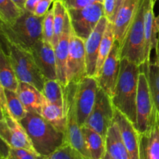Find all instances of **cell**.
I'll use <instances>...</instances> for the list:
<instances>
[{"mask_svg":"<svg viewBox=\"0 0 159 159\" xmlns=\"http://www.w3.org/2000/svg\"><path fill=\"white\" fill-rule=\"evenodd\" d=\"M42 27H43V39L45 41L52 44L54 35V9H53V6L50 8L48 12L44 16Z\"/></svg>","mask_w":159,"mask_h":159,"instance_id":"33","label":"cell"},{"mask_svg":"<svg viewBox=\"0 0 159 159\" xmlns=\"http://www.w3.org/2000/svg\"><path fill=\"white\" fill-rule=\"evenodd\" d=\"M52 6L54 9V35L52 45L54 48H55L63 32L65 16H66L68 9L65 7V4L60 0H54Z\"/></svg>","mask_w":159,"mask_h":159,"instance_id":"30","label":"cell"},{"mask_svg":"<svg viewBox=\"0 0 159 159\" xmlns=\"http://www.w3.org/2000/svg\"><path fill=\"white\" fill-rule=\"evenodd\" d=\"M107 152L114 159H131L123 141L116 121L113 120L106 137Z\"/></svg>","mask_w":159,"mask_h":159,"instance_id":"22","label":"cell"},{"mask_svg":"<svg viewBox=\"0 0 159 159\" xmlns=\"http://www.w3.org/2000/svg\"><path fill=\"white\" fill-rule=\"evenodd\" d=\"M109 20L104 16L100 19L97 26L85 41V58H86L87 76L95 77L97 65L99 46L108 25Z\"/></svg>","mask_w":159,"mask_h":159,"instance_id":"17","label":"cell"},{"mask_svg":"<svg viewBox=\"0 0 159 159\" xmlns=\"http://www.w3.org/2000/svg\"><path fill=\"white\" fill-rule=\"evenodd\" d=\"M86 76L85 40L78 37L72 30L66 66L67 84L78 83Z\"/></svg>","mask_w":159,"mask_h":159,"instance_id":"12","label":"cell"},{"mask_svg":"<svg viewBox=\"0 0 159 159\" xmlns=\"http://www.w3.org/2000/svg\"><path fill=\"white\" fill-rule=\"evenodd\" d=\"M141 66L127 58L120 61V69L111 99L115 109L134 125L137 121V96Z\"/></svg>","mask_w":159,"mask_h":159,"instance_id":"1","label":"cell"},{"mask_svg":"<svg viewBox=\"0 0 159 159\" xmlns=\"http://www.w3.org/2000/svg\"><path fill=\"white\" fill-rule=\"evenodd\" d=\"M115 107L112 99L103 90L98 87L94 107L85 123V126L100 134L106 139L107 131L113 122Z\"/></svg>","mask_w":159,"mask_h":159,"instance_id":"10","label":"cell"},{"mask_svg":"<svg viewBox=\"0 0 159 159\" xmlns=\"http://www.w3.org/2000/svg\"><path fill=\"white\" fill-rule=\"evenodd\" d=\"M120 43L115 40L100 73L96 78L98 85L110 98L113 95L120 69Z\"/></svg>","mask_w":159,"mask_h":159,"instance_id":"13","label":"cell"},{"mask_svg":"<svg viewBox=\"0 0 159 159\" xmlns=\"http://www.w3.org/2000/svg\"><path fill=\"white\" fill-rule=\"evenodd\" d=\"M144 64L148 68L151 63V54L156 48L158 42L159 16H155L154 6L155 0H144Z\"/></svg>","mask_w":159,"mask_h":159,"instance_id":"15","label":"cell"},{"mask_svg":"<svg viewBox=\"0 0 159 159\" xmlns=\"http://www.w3.org/2000/svg\"><path fill=\"white\" fill-rule=\"evenodd\" d=\"M150 85V84H149ZM151 90H152V97H153V101H154V105H155V110H156L157 116H158V122H159V92L155 88H154L153 86L150 85Z\"/></svg>","mask_w":159,"mask_h":159,"instance_id":"38","label":"cell"},{"mask_svg":"<svg viewBox=\"0 0 159 159\" xmlns=\"http://www.w3.org/2000/svg\"><path fill=\"white\" fill-rule=\"evenodd\" d=\"M73 33L85 41L100 19L105 16L103 2H96L77 9H68Z\"/></svg>","mask_w":159,"mask_h":159,"instance_id":"7","label":"cell"},{"mask_svg":"<svg viewBox=\"0 0 159 159\" xmlns=\"http://www.w3.org/2000/svg\"><path fill=\"white\" fill-rule=\"evenodd\" d=\"M102 159H114V158H112V157L110 156V155H109V154L107 153H107L105 154V155H104V157H103V158H102Z\"/></svg>","mask_w":159,"mask_h":159,"instance_id":"43","label":"cell"},{"mask_svg":"<svg viewBox=\"0 0 159 159\" xmlns=\"http://www.w3.org/2000/svg\"><path fill=\"white\" fill-rule=\"evenodd\" d=\"M24 11L12 0H0V20L2 24H13Z\"/></svg>","mask_w":159,"mask_h":159,"instance_id":"29","label":"cell"},{"mask_svg":"<svg viewBox=\"0 0 159 159\" xmlns=\"http://www.w3.org/2000/svg\"><path fill=\"white\" fill-rule=\"evenodd\" d=\"M115 6H116V0H104L103 1L105 16L111 23L112 20H113V13H114Z\"/></svg>","mask_w":159,"mask_h":159,"instance_id":"37","label":"cell"},{"mask_svg":"<svg viewBox=\"0 0 159 159\" xmlns=\"http://www.w3.org/2000/svg\"><path fill=\"white\" fill-rule=\"evenodd\" d=\"M159 16V13H158ZM155 51H156V55L159 57V28H158V42H157L156 48H155Z\"/></svg>","mask_w":159,"mask_h":159,"instance_id":"42","label":"cell"},{"mask_svg":"<svg viewBox=\"0 0 159 159\" xmlns=\"http://www.w3.org/2000/svg\"><path fill=\"white\" fill-rule=\"evenodd\" d=\"M20 123L40 156H48L67 143L65 133L57 130L40 113L27 112Z\"/></svg>","mask_w":159,"mask_h":159,"instance_id":"2","label":"cell"},{"mask_svg":"<svg viewBox=\"0 0 159 159\" xmlns=\"http://www.w3.org/2000/svg\"><path fill=\"white\" fill-rule=\"evenodd\" d=\"M139 155L140 159H159V122L155 108L151 125L139 134Z\"/></svg>","mask_w":159,"mask_h":159,"instance_id":"18","label":"cell"},{"mask_svg":"<svg viewBox=\"0 0 159 159\" xmlns=\"http://www.w3.org/2000/svg\"><path fill=\"white\" fill-rule=\"evenodd\" d=\"M39 159H82L80 155L68 144L65 143L53 153L46 157H39Z\"/></svg>","mask_w":159,"mask_h":159,"instance_id":"32","label":"cell"},{"mask_svg":"<svg viewBox=\"0 0 159 159\" xmlns=\"http://www.w3.org/2000/svg\"><path fill=\"white\" fill-rule=\"evenodd\" d=\"M40 1L41 0H26V4H25V10L34 13L36 6Z\"/></svg>","mask_w":159,"mask_h":159,"instance_id":"39","label":"cell"},{"mask_svg":"<svg viewBox=\"0 0 159 159\" xmlns=\"http://www.w3.org/2000/svg\"><path fill=\"white\" fill-rule=\"evenodd\" d=\"M39 157L40 155L35 152L23 148H12L8 145L6 151H2L1 154V159H39Z\"/></svg>","mask_w":159,"mask_h":159,"instance_id":"31","label":"cell"},{"mask_svg":"<svg viewBox=\"0 0 159 159\" xmlns=\"http://www.w3.org/2000/svg\"><path fill=\"white\" fill-rule=\"evenodd\" d=\"M40 114L57 130L65 133L66 115H65V107H60L56 104L51 103L47 101L44 98Z\"/></svg>","mask_w":159,"mask_h":159,"instance_id":"25","label":"cell"},{"mask_svg":"<svg viewBox=\"0 0 159 159\" xmlns=\"http://www.w3.org/2000/svg\"><path fill=\"white\" fill-rule=\"evenodd\" d=\"M147 72V70L141 67L137 96V121L134 124L138 134L148 130L155 113V105Z\"/></svg>","mask_w":159,"mask_h":159,"instance_id":"9","label":"cell"},{"mask_svg":"<svg viewBox=\"0 0 159 159\" xmlns=\"http://www.w3.org/2000/svg\"><path fill=\"white\" fill-rule=\"evenodd\" d=\"M30 51L44 79H57L55 51L53 45L42 39Z\"/></svg>","mask_w":159,"mask_h":159,"instance_id":"14","label":"cell"},{"mask_svg":"<svg viewBox=\"0 0 159 159\" xmlns=\"http://www.w3.org/2000/svg\"><path fill=\"white\" fill-rule=\"evenodd\" d=\"M54 0H41L34 9V14L37 16H44L50 9V6Z\"/></svg>","mask_w":159,"mask_h":159,"instance_id":"36","label":"cell"},{"mask_svg":"<svg viewBox=\"0 0 159 159\" xmlns=\"http://www.w3.org/2000/svg\"><path fill=\"white\" fill-rule=\"evenodd\" d=\"M65 110L66 115V141L82 159H91L82 127L78 122L75 107L76 83H68L63 87Z\"/></svg>","mask_w":159,"mask_h":159,"instance_id":"6","label":"cell"},{"mask_svg":"<svg viewBox=\"0 0 159 159\" xmlns=\"http://www.w3.org/2000/svg\"><path fill=\"white\" fill-rule=\"evenodd\" d=\"M25 10L23 15L12 25L0 23L1 37L20 48L30 51L39 40L43 39V20Z\"/></svg>","mask_w":159,"mask_h":159,"instance_id":"3","label":"cell"},{"mask_svg":"<svg viewBox=\"0 0 159 159\" xmlns=\"http://www.w3.org/2000/svg\"><path fill=\"white\" fill-rule=\"evenodd\" d=\"M98 82L95 77L86 76L76 83L75 107L78 122L81 127L85 125L94 107L98 89Z\"/></svg>","mask_w":159,"mask_h":159,"instance_id":"11","label":"cell"},{"mask_svg":"<svg viewBox=\"0 0 159 159\" xmlns=\"http://www.w3.org/2000/svg\"><path fill=\"white\" fill-rule=\"evenodd\" d=\"M114 37V30H113V23L109 21L108 25L107 26L105 33L102 37V41H101L100 46H99V54H98L97 65H96V71L95 78L97 77L100 73L102 67L105 62L106 59L108 57L110 51H111L113 45L115 42Z\"/></svg>","mask_w":159,"mask_h":159,"instance_id":"27","label":"cell"},{"mask_svg":"<svg viewBox=\"0 0 159 159\" xmlns=\"http://www.w3.org/2000/svg\"><path fill=\"white\" fill-rule=\"evenodd\" d=\"M1 47L6 52L20 82L33 85L43 91L45 79L30 51L20 48L2 37Z\"/></svg>","mask_w":159,"mask_h":159,"instance_id":"4","label":"cell"},{"mask_svg":"<svg viewBox=\"0 0 159 159\" xmlns=\"http://www.w3.org/2000/svg\"><path fill=\"white\" fill-rule=\"evenodd\" d=\"M82 130L91 159H102L107 153L105 138L85 125L82 127Z\"/></svg>","mask_w":159,"mask_h":159,"instance_id":"23","label":"cell"},{"mask_svg":"<svg viewBox=\"0 0 159 159\" xmlns=\"http://www.w3.org/2000/svg\"><path fill=\"white\" fill-rule=\"evenodd\" d=\"M60 1H61L65 4L67 9H70L83 7V6L96 2H103L104 0H60Z\"/></svg>","mask_w":159,"mask_h":159,"instance_id":"35","label":"cell"},{"mask_svg":"<svg viewBox=\"0 0 159 159\" xmlns=\"http://www.w3.org/2000/svg\"><path fill=\"white\" fill-rule=\"evenodd\" d=\"M20 81L17 79L15 71L6 55L0 47V86L6 89L17 91Z\"/></svg>","mask_w":159,"mask_h":159,"instance_id":"24","label":"cell"},{"mask_svg":"<svg viewBox=\"0 0 159 159\" xmlns=\"http://www.w3.org/2000/svg\"><path fill=\"white\" fill-rule=\"evenodd\" d=\"M12 1L16 3L21 9L25 10V4H26V0H12Z\"/></svg>","mask_w":159,"mask_h":159,"instance_id":"41","label":"cell"},{"mask_svg":"<svg viewBox=\"0 0 159 159\" xmlns=\"http://www.w3.org/2000/svg\"><path fill=\"white\" fill-rule=\"evenodd\" d=\"M71 34H72V27H71L69 15H68V12H67L61 37L58 43L54 48L57 80L60 82L63 87L67 86L68 85L66 77V66L68 54H69Z\"/></svg>","mask_w":159,"mask_h":159,"instance_id":"16","label":"cell"},{"mask_svg":"<svg viewBox=\"0 0 159 159\" xmlns=\"http://www.w3.org/2000/svg\"><path fill=\"white\" fill-rule=\"evenodd\" d=\"M124 1H125V0H116V6H115V10H114V13H113V20H112V23H113V20H114L115 16H116V13H117L118 10H119L120 8V6L123 5V3L124 2Z\"/></svg>","mask_w":159,"mask_h":159,"instance_id":"40","label":"cell"},{"mask_svg":"<svg viewBox=\"0 0 159 159\" xmlns=\"http://www.w3.org/2000/svg\"><path fill=\"white\" fill-rule=\"evenodd\" d=\"M0 102H4L9 113L16 120L20 121L26 116L27 111L22 103L18 93L0 86Z\"/></svg>","mask_w":159,"mask_h":159,"instance_id":"26","label":"cell"},{"mask_svg":"<svg viewBox=\"0 0 159 159\" xmlns=\"http://www.w3.org/2000/svg\"><path fill=\"white\" fill-rule=\"evenodd\" d=\"M127 58L142 66L144 64V2L140 0L134 17L120 44V59Z\"/></svg>","mask_w":159,"mask_h":159,"instance_id":"5","label":"cell"},{"mask_svg":"<svg viewBox=\"0 0 159 159\" xmlns=\"http://www.w3.org/2000/svg\"><path fill=\"white\" fill-rule=\"evenodd\" d=\"M114 120L120 130L121 136L131 159H140L139 134L133 123L122 113L115 109Z\"/></svg>","mask_w":159,"mask_h":159,"instance_id":"19","label":"cell"},{"mask_svg":"<svg viewBox=\"0 0 159 159\" xmlns=\"http://www.w3.org/2000/svg\"><path fill=\"white\" fill-rule=\"evenodd\" d=\"M0 107L2 113L0 138L2 141L12 148H23L37 153L26 131L20 121L11 115L6 103L0 102Z\"/></svg>","mask_w":159,"mask_h":159,"instance_id":"8","label":"cell"},{"mask_svg":"<svg viewBox=\"0 0 159 159\" xmlns=\"http://www.w3.org/2000/svg\"><path fill=\"white\" fill-rule=\"evenodd\" d=\"M16 93L26 111L41 113L44 101L42 92L31 84L20 82Z\"/></svg>","mask_w":159,"mask_h":159,"instance_id":"21","label":"cell"},{"mask_svg":"<svg viewBox=\"0 0 159 159\" xmlns=\"http://www.w3.org/2000/svg\"><path fill=\"white\" fill-rule=\"evenodd\" d=\"M42 93L48 102L60 107H65L63 86L57 79H45Z\"/></svg>","mask_w":159,"mask_h":159,"instance_id":"28","label":"cell"},{"mask_svg":"<svg viewBox=\"0 0 159 159\" xmlns=\"http://www.w3.org/2000/svg\"><path fill=\"white\" fill-rule=\"evenodd\" d=\"M140 0H125L113 22L115 40L122 43L138 9Z\"/></svg>","mask_w":159,"mask_h":159,"instance_id":"20","label":"cell"},{"mask_svg":"<svg viewBox=\"0 0 159 159\" xmlns=\"http://www.w3.org/2000/svg\"><path fill=\"white\" fill-rule=\"evenodd\" d=\"M147 76L150 85L159 92V57L157 55L154 61H151L149 65Z\"/></svg>","mask_w":159,"mask_h":159,"instance_id":"34","label":"cell"}]
</instances>
